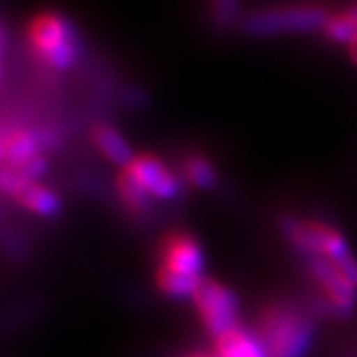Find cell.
Here are the masks:
<instances>
[{
  "instance_id": "10",
  "label": "cell",
  "mask_w": 357,
  "mask_h": 357,
  "mask_svg": "<svg viewBox=\"0 0 357 357\" xmlns=\"http://www.w3.org/2000/svg\"><path fill=\"white\" fill-rule=\"evenodd\" d=\"M91 141L97 146V150L102 153L106 159H109L113 165L121 166V168H128L130 162L135 159L133 155L132 146L128 144V141L123 137V133L115 130L112 124H97L91 130Z\"/></svg>"
},
{
  "instance_id": "12",
  "label": "cell",
  "mask_w": 357,
  "mask_h": 357,
  "mask_svg": "<svg viewBox=\"0 0 357 357\" xmlns=\"http://www.w3.org/2000/svg\"><path fill=\"white\" fill-rule=\"evenodd\" d=\"M217 357H268L257 334L235 328L215 339Z\"/></svg>"
},
{
  "instance_id": "4",
  "label": "cell",
  "mask_w": 357,
  "mask_h": 357,
  "mask_svg": "<svg viewBox=\"0 0 357 357\" xmlns=\"http://www.w3.org/2000/svg\"><path fill=\"white\" fill-rule=\"evenodd\" d=\"M330 13L323 6L299 4L257 11L245 20V31L250 35L306 33L323 29Z\"/></svg>"
},
{
  "instance_id": "16",
  "label": "cell",
  "mask_w": 357,
  "mask_h": 357,
  "mask_svg": "<svg viewBox=\"0 0 357 357\" xmlns=\"http://www.w3.org/2000/svg\"><path fill=\"white\" fill-rule=\"evenodd\" d=\"M184 175L192 186L199 190H210L217 184V172L204 155L193 153L184 160Z\"/></svg>"
},
{
  "instance_id": "3",
  "label": "cell",
  "mask_w": 357,
  "mask_h": 357,
  "mask_svg": "<svg viewBox=\"0 0 357 357\" xmlns=\"http://www.w3.org/2000/svg\"><path fill=\"white\" fill-rule=\"evenodd\" d=\"M29 43L53 70L66 71L75 64V35L61 15H35L29 22Z\"/></svg>"
},
{
  "instance_id": "18",
  "label": "cell",
  "mask_w": 357,
  "mask_h": 357,
  "mask_svg": "<svg viewBox=\"0 0 357 357\" xmlns=\"http://www.w3.org/2000/svg\"><path fill=\"white\" fill-rule=\"evenodd\" d=\"M348 55H350V61L357 66V37L354 38L352 43L348 44Z\"/></svg>"
},
{
  "instance_id": "6",
  "label": "cell",
  "mask_w": 357,
  "mask_h": 357,
  "mask_svg": "<svg viewBox=\"0 0 357 357\" xmlns=\"http://www.w3.org/2000/svg\"><path fill=\"white\" fill-rule=\"evenodd\" d=\"M310 272L335 315H350L357 303L356 284L332 261L324 257H310Z\"/></svg>"
},
{
  "instance_id": "7",
  "label": "cell",
  "mask_w": 357,
  "mask_h": 357,
  "mask_svg": "<svg viewBox=\"0 0 357 357\" xmlns=\"http://www.w3.org/2000/svg\"><path fill=\"white\" fill-rule=\"evenodd\" d=\"M124 169H128L139 181L142 188L150 193L151 199L172 201L178 195L181 184L177 177L159 157L150 155V153L135 155V159Z\"/></svg>"
},
{
  "instance_id": "5",
  "label": "cell",
  "mask_w": 357,
  "mask_h": 357,
  "mask_svg": "<svg viewBox=\"0 0 357 357\" xmlns=\"http://www.w3.org/2000/svg\"><path fill=\"white\" fill-rule=\"evenodd\" d=\"M193 301L197 306L199 317L202 326L213 337H221L231 330L239 328L237 317H239V301L234 291L221 282L204 279L199 287L197 294L193 296Z\"/></svg>"
},
{
  "instance_id": "1",
  "label": "cell",
  "mask_w": 357,
  "mask_h": 357,
  "mask_svg": "<svg viewBox=\"0 0 357 357\" xmlns=\"http://www.w3.org/2000/svg\"><path fill=\"white\" fill-rule=\"evenodd\" d=\"M257 337L268 357H305L314 337V324L290 306H272L259 321Z\"/></svg>"
},
{
  "instance_id": "14",
  "label": "cell",
  "mask_w": 357,
  "mask_h": 357,
  "mask_svg": "<svg viewBox=\"0 0 357 357\" xmlns=\"http://www.w3.org/2000/svg\"><path fill=\"white\" fill-rule=\"evenodd\" d=\"M117 192L121 201L133 213H144L150 208V193L142 188L139 181L128 169H121V174L117 175Z\"/></svg>"
},
{
  "instance_id": "17",
  "label": "cell",
  "mask_w": 357,
  "mask_h": 357,
  "mask_svg": "<svg viewBox=\"0 0 357 357\" xmlns=\"http://www.w3.org/2000/svg\"><path fill=\"white\" fill-rule=\"evenodd\" d=\"M213 13L217 15L219 22L228 24L234 20L237 8H239V0H212Z\"/></svg>"
},
{
  "instance_id": "2",
  "label": "cell",
  "mask_w": 357,
  "mask_h": 357,
  "mask_svg": "<svg viewBox=\"0 0 357 357\" xmlns=\"http://www.w3.org/2000/svg\"><path fill=\"white\" fill-rule=\"evenodd\" d=\"M284 234L299 252L308 257H324L332 261L357 287V259L350 252L341 231L323 222L288 221Z\"/></svg>"
},
{
  "instance_id": "11",
  "label": "cell",
  "mask_w": 357,
  "mask_h": 357,
  "mask_svg": "<svg viewBox=\"0 0 357 357\" xmlns=\"http://www.w3.org/2000/svg\"><path fill=\"white\" fill-rule=\"evenodd\" d=\"M13 199L20 206L40 217H56L62 210L61 197L40 183L26 184L15 193Z\"/></svg>"
},
{
  "instance_id": "8",
  "label": "cell",
  "mask_w": 357,
  "mask_h": 357,
  "mask_svg": "<svg viewBox=\"0 0 357 357\" xmlns=\"http://www.w3.org/2000/svg\"><path fill=\"white\" fill-rule=\"evenodd\" d=\"M160 266L181 275L202 278L204 252L195 237L190 234H172L160 248Z\"/></svg>"
},
{
  "instance_id": "19",
  "label": "cell",
  "mask_w": 357,
  "mask_h": 357,
  "mask_svg": "<svg viewBox=\"0 0 357 357\" xmlns=\"http://www.w3.org/2000/svg\"><path fill=\"white\" fill-rule=\"evenodd\" d=\"M188 357H217V356H208V354H192Z\"/></svg>"
},
{
  "instance_id": "9",
  "label": "cell",
  "mask_w": 357,
  "mask_h": 357,
  "mask_svg": "<svg viewBox=\"0 0 357 357\" xmlns=\"http://www.w3.org/2000/svg\"><path fill=\"white\" fill-rule=\"evenodd\" d=\"M43 137L29 130H13L2 139V166H22L29 160L40 157Z\"/></svg>"
},
{
  "instance_id": "15",
  "label": "cell",
  "mask_w": 357,
  "mask_h": 357,
  "mask_svg": "<svg viewBox=\"0 0 357 357\" xmlns=\"http://www.w3.org/2000/svg\"><path fill=\"white\" fill-rule=\"evenodd\" d=\"M324 37L337 44H350L357 37V17L348 6L347 10L330 15L323 28Z\"/></svg>"
},
{
  "instance_id": "13",
  "label": "cell",
  "mask_w": 357,
  "mask_h": 357,
  "mask_svg": "<svg viewBox=\"0 0 357 357\" xmlns=\"http://www.w3.org/2000/svg\"><path fill=\"white\" fill-rule=\"evenodd\" d=\"M202 278H192V275H181V273L169 272L166 268L159 266L157 270V284L172 299H186L197 294Z\"/></svg>"
}]
</instances>
